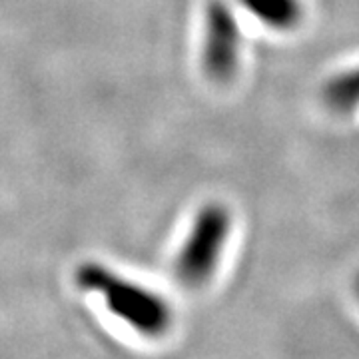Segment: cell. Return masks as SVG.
Listing matches in <instances>:
<instances>
[{"label": "cell", "mask_w": 359, "mask_h": 359, "mask_svg": "<svg viewBox=\"0 0 359 359\" xmlns=\"http://www.w3.org/2000/svg\"><path fill=\"white\" fill-rule=\"evenodd\" d=\"M72 280L78 294L140 339H164L176 323V311L166 295L104 262H80Z\"/></svg>", "instance_id": "cell-1"}, {"label": "cell", "mask_w": 359, "mask_h": 359, "mask_svg": "<svg viewBox=\"0 0 359 359\" xmlns=\"http://www.w3.org/2000/svg\"><path fill=\"white\" fill-rule=\"evenodd\" d=\"M233 231V214L224 202H205L196 214L174 256V276L188 287L208 283L219 268Z\"/></svg>", "instance_id": "cell-2"}, {"label": "cell", "mask_w": 359, "mask_h": 359, "mask_svg": "<svg viewBox=\"0 0 359 359\" xmlns=\"http://www.w3.org/2000/svg\"><path fill=\"white\" fill-rule=\"evenodd\" d=\"M244 26L242 14L233 2L210 0L202 18V40H200V66L204 76L218 84L228 86L240 76L244 65Z\"/></svg>", "instance_id": "cell-3"}, {"label": "cell", "mask_w": 359, "mask_h": 359, "mask_svg": "<svg viewBox=\"0 0 359 359\" xmlns=\"http://www.w3.org/2000/svg\"><path fill=\"white\" fill-rule=\"evenodd\" d=\"M242 16L276 34H292L308 18L306 0H231Z\"/></svg>", "instance_id": "cell-4"}, {"label": "cell", "mask_w": 359, "mask_h": 359, "mask_svg": "<svg viewBox=\"0 0 359 359\" xmlns=\"http://www.w3.org/2000/svg\"><path fill=\"white\" fill-rule=\"evenodd\" d=\"M321 102L335 116L359 114V62L339 68L321 86Z\"/></svg>", "instance_id": "cell-5"}, {"label": "cell", "mask_w": 359, "mask_h": 359, "mask_svg": "<svg viewBox=\"0 0 359 359\" xmlns=\"http://www.w3.org/2000/svg\"><path fill=\"white\" fill-rule=\"evenodd\" d=\"M353 292H355V295H358L359 299V273L355 276V280H353Z\"/></svg>", "instance_id": "cell-6"}]
</instances>
